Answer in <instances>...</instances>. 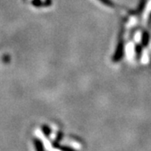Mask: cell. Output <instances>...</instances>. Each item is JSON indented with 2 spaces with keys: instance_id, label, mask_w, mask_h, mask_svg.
<instances>
[{
  "instance_id": "cell-1",
  "label": "cell",
  "mask_w": 151,
  "mask_h": 151,
  "mask_svg": "<svg viewBox=\"0 0 151 151\" xmlns=\"http://www.w3.org/2000/svg\"><path fill=\"white\" fill-rule=\"evenodd\" d=\"M124 43H123V40H120L119 45L117 46L116 49V51H115V54L113 55V60L114 61H119L120 60L122 59L123 55H124Z\"/></svg>"
},
{
  "instance_id": "cell-2",
  "label": "cell",
  "mask_w": 151,
  "mask_h": 151,
  "mask_svg": "<svg viewBox=\"0 0 151 151\" xmlns=\"http://www.w3.org/2000/svg\"><path fill=\"white\" fill-rule=\"evenodd\" d=\"M142 41H143V45H146L148 42H149V35L148 33H144L143 35V37H142Z\"/></svg>"
},
{
  "instance_id": "cell-3",
  "label": "cell",
  "mask_w": 151,
  "mask_h": 151,
  "mask_svg": "<svg viewBox=\"0 0 151 151\" xmlns=\"http://www.w3.org/2000/svg\"><path fill=\"white\" fill-rule=\"evenodd\" d=\"M101 3H103V4H105V5L108 6V7H110V8H113L114 4H113V3L111 1V0H99Z\"/></svg>"
}]
</instances>
